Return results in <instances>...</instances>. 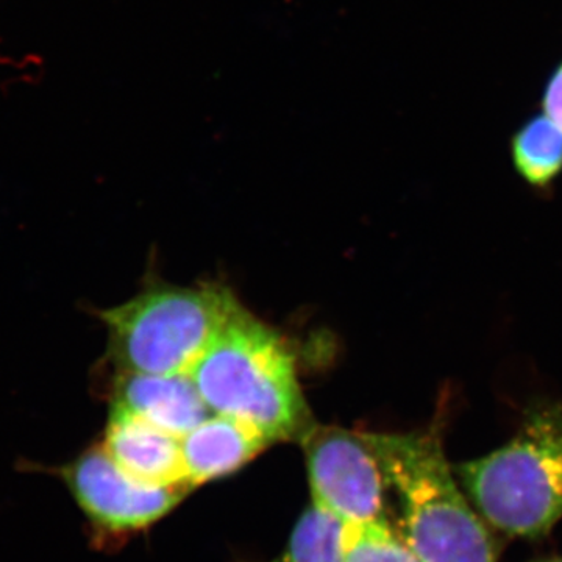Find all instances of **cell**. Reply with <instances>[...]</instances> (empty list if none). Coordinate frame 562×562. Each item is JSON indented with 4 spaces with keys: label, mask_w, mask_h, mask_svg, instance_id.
Listing matches in <instances>:
<instances>
[{
    "label": "cell",
    "mask_w": 562,
    "mask_h": 562,
    "mask_svg": "<svg viewBox=\"0 0 562 562\" xmlns=\"http://www.w3.org/2000/svg\"><path fill=\"white\" fill-rule=\"evenodd\" d=\"M539 562H562V560H547V561H539Z\"/></svg>",
    "instance_id": "5bb4252c"
},
{
    "label": "cell",
    "mask_w": 562,
    "mask_h": 562,
    "mask_svg": "<svg viewBox=\"0 0 562 562\" xmlns=\"http://www.w3.org/2000/svg\"><path fill=\"white\" fill-rule=\"evenodd\" d=\"M302 446L314 502L347 524L386 520V486L366 432L314 425Z\"/></svg>",
    "instance_id": "5b68a950"
},
{
    "label": "cell",
    "mask_w": 562,
    "mask_h": 562,
    "mask_svg": "<svg viewBox=\"0 0 562 562\" xmlns=\"http://www.w3.org/2000/svg\"><path fill=\"white\" fill-rule=\"evenodd\" d=\"M271 443L268 436L250 422L211 414L181 438L188 483L195 487L231 475Z\"/></svg>",
    "instance_id": "9c48e42d"
},
{
    "label": "cell",
    "mask_w": 562,
    "mask_h": 562,
    "mask_svg": "<svg viewBox=\"0 0 562 562\" xmlns=\"http://www.w3.org/2000/svg\"><path fill=\"white\" fill-rule=\"evenodd\" d=\"M213 414L250 422L269 441H299L314 427L286 341L241 305L190 371Z\"/></svg>",
    "instance_id": "6da1fadb"
},
{
    "label": "cell",
    "mask_w": 562,
    "mask_h": 562,
    "mask_svg": "<svg viewBox=\"0 0 562 562\" xmlns=\"http://www.w3.org/2000/svg\"><path fill=\"white\" fill-rule=\"evenodd\" d=\"M366 436L401 506L398 535L422 561L495 562L490 531L462 494L438 432Z\"/></svg>",
    "instance_id": "7a4b0ae2"
},
{
    "label": "cell",
    "mask_w": 562,
    "mask_h": 562,
    "mask_svg": "<svg viewBox=\"0 0 562 562\" xmlns=\"http://www.w3.org/2000/svg\"><path fill=\"white\" fill-rule=\"evenodd\" d=\"M101 446L122 471L140 483L154 486L190 484L181 438L121 406L111 405Z\"/></svg>",
    "instance_id": "52a82bcc"
},
{
    "label": "cell",
    "mask_w": 562,
    "mask_h": 562,
    "mask_svg": "<svg viewBox=\"0 0 562 562\" xmlns=\"http://www.w3.org/2000/svg\"><path fill=\"white\" fill-rule=\"evenodd\" d=\"M541 105L542 113L562 131V61L547 80Z\"/></svg>",
    "instance_id": "4fadbf2b"
},
{
    "label": "cell",
    "mask_w": 562,
    "mask_h": 562,
    "mask_svg": "<svg viewBox=\"0 0 562 562\" xmlns=\"http://www.w3.org/2000/svg\"><path fill=\"white\" fill-rule=\"evenodd\" d=\"M344 562H424L387 520L346 524Z\"/></svg>",
    "instance_id": "7c38bea8"
},
{
    "label": "cell",
    "mask_w": 562,
    "mask_h": 562,
    "mask_svg": "<svg viewBox=\"0 0 562 562\" xmlns=\"http://www.w3.org/2000/svg\"><path fill=\"white\" fill-rule=\"evenodd\" d=\"M227 288H151L101 313L120 372L190 373L235 310Z\"/></svg>",
    "instance_id": "277c9868"
},
{
    "label": "cell",
    "mask_w": 562,
    "mask_h": 562,
    "mask_svg": "<svg viewBox=\"0 0 562 562\" xmlns=\"http://www.w3.org/2000/svg\"><path fill=\"white\" fill-rule=\"evenodd\" d=\"M346 524L314 502L295 525L283 562H344Z\"/></svg>",
    "instance_id": "8fae6325"
},
{
    "label": "cell",
    "mask_w": 562,
    "mask_h": 562,
    "mask_svg": "<svg viewBox=\"0 0 562 562\" xmlns=\"http://www.w3.org/2000/svg\"><path fill=\"white\" fill-rule=\"evenodd\" d=\"M514 168L527 183L546 188L562 172V131L546 114H535L512 139Z\"/></svg>",
    "instance_id": "30bf717a"
},
{
    "label": "cell",
    "mask_w": 562,
    "mask_h": 562,
    "mask_svg": "<svg viewBox=\"0 0 562 562\" xmlns=\"http://www.w3.org/2000/svg\"><path fill=\"white\" fill-rule=\"evenodd\" d=\"M111 405L121 406L179 438L211 416L190 373L151 375L120 372L114 382Z\"/></svg>",
    "instance_id": "ba28073f"
},
{
    "label": "cell",
    "mask_w": 562,
    "mask_h": 562,
    "mask_svg": "<svg viewBox=\"0 0 562 562\" xmlns=\"http://www.w3.org/2000/svg\"><path fill=\"white\" fill-rule=\"evenodd\" d=\"M483 520L514 538L539 539L562 519V402L532 403L501 449L454 465Z\"/></svg>",
    "instance_id": "3957f363"
},
{
    "label": "cell",
    "mask_w": 562,
    "mask_h": 562,
    "mask_svg": "<svg viewBox=\"0 0 562 562\" xmlns=\"http://www.w3.org/2000/svg\"><path fill=\"white\" fill-rule=\"evenodd\" d=\"M61 476L88 522L99 535L120 536L160 520L192 490L190 484L154 486L122 471L102 446L61 469Z\"/></svg>",
    "instance_id": "8992f818"
}]
</instances>
